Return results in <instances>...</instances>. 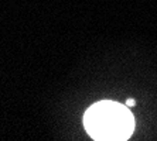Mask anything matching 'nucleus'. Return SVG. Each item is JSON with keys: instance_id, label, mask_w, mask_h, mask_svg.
Returning <instances> with one entry per match:
<instances>
[{"instance_id": "1", "label": "nucleus", "mask_w": 157, "mask_h": 141, "mask_svg": "<svg viewBox=\"0 0 157 141\" xmlns=\"http://www.w3.org/2000/svg\"><path fill=\"white\" fill-rule=\"evenodd\" d=\"M84 124L95 140H126L133 131L135 120L124 106L105 100L88 109Z\"/></svg>"}, {"instance_id": "2", "label": "nucleus", "mask_w": 157, "mask_h": 141, "mask_svg": "<svg viewBox=\"0 0 157 141\" xmlns=\"http://www.w3.org/2000/svg\"><path fill=\"white\" fill-rule=\"evenodd\" d=\"M124 105H126V106H135L136 105V100H135V99H128Z\"/></svg>"}]
</instances>
